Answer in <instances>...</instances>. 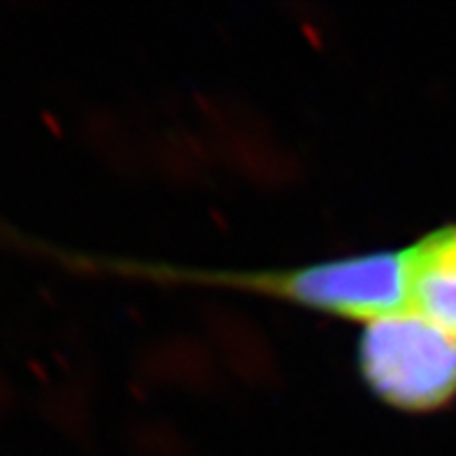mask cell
<instances>
[{"instance_id": "obj_2", "label": "cell", "mask_w": 456, "mask_h": 456, "mask_svg": "<svg viewBox=\"0 0 456 456\" xmlns=\"http://www.w3.org/2000/svg\"><path fill=\"white\" fill-rule=\"evenodd\" d=\"M205 280L287 298L330 317L375 322L408 310L403 252H368L275 273H205Z\"/></svg>"}, {"instance_id": "obj_3", "label": "cell", "mask_w": 456, "mask_h": 456, "mask_svg": "<svg viewBox=\"0 0 456 456\" xmlns=\"http://www.w3.org/2000/svg\"><path fill=\"white\" fill-rule=\"evenodd\" d=\"M408 310L456 340V224L424 235L405 249Z\"/></svg>"}, {"instance_id": "obj_1", "label": "cell", "mask_w": 456, "mask_h": 456, "mask_svg": "<svg viewBox=\"0 0 456 456\" xmlns=\"http://www.w3.org/2000/svg\"><path fill=\"white\" fill-rule=\"evenodd\" d=\"M356 366L372 396L394 410L433 412L456 398V340L412 310L368 322Z\"/></svg>"}]
</instances>
